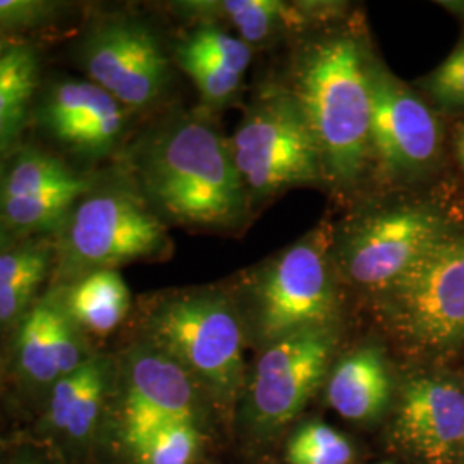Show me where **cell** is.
Listing matches in <instances>:
<instances>
[{
  "label": "cell",
  "instance_id": "cell-25",
  "mask_svg": "<svg viewBox=\"0 0 464 464\" xmlns=\"http://www.w3.org/2000/svg\"><path fill=\"white\" fill-rule=\"evenodd\" d=\"M198 448L197 423L174 421L153 431L134 452L145 464H189Z\"/></svg>",
  "mask_w": 464,
  "mask_h": 464
},
{
  "label": "cell",
  "instance_id": "cell-10",
  "mask_svg": "<svg viewBox=\"0 0 464 464\" xmlns=\"http://www.w3.org/2000/svg\"><path fill=\"white\" fill-rule=\"evenodd\" d=\"M337 344L334 325L287 335L266 346L251 379V415L262 430H277L301 413L324 382Z\"/></svg>",
  "mask_w": 464,
  "mask_h": 464
},
{
  "label": "cell",
  "instance_id": "cell-31",
  "mask_svg": "<svg viewBox=\"0 0 464 464\" xmlns=\"http://www.w3.org/2000/svg\"><path fill=\"white\" fill-rule=\"evenodd\" d=\"M13 464H44L38 458H34V456H30V454H24V456H21V458H17L16 461Z\"/></svg>",
  "mask_w": 464,
  "mask_h": 464
},
{
  "label": "cell",
  "instance_id": "cell-15",
  "mask_svg": "<svg viewBox=\"0 0 464 464\" xmlns=\"http://www.w3.org/2000/svg\"><path fill=\"white\" fill-rule=\"evenodd\" d=\"M332 4H289L281 0H184L174 2L176 14L199 24L229 23L237 36L253 45L295 34L332 13Z\"/></svg>",
  "mask_w": 464,
  "mask_h": 464
},
{
  "label": "cell",
  "instance_id": "cell-13",
  "mask_svg": "<svg viewBox=\"0 0 464 464\" xmlns=\"http://www.w3.org/2000/svg\"><path fill=\"white\" fill-rule=\"evenodd\" d=\"M130 109L99 84L61 80L34 102L38 128L69 153L84 160H102L121 147Z\"/></svg>",
  "mask_w": 464,
  "mask_h": 464
},
{
  "label": "cell",
  "instance_id": "cell-3",
  "mask_svg": "<svg viewBox=\"0 0 464 464\" xmlns=\"http://www.w3.org/2000/svg\"><path fill=\"white\" fill-rule=\"evenodd\" d=\"M53 287L166 255V224L128 181L93 186L53 234Z\"/></svg>",
  "mask_w": 464,
  "mask_h": 464
},
{
  "label": "cell",
  "instance_id": "cell-19",
  "mask_svg": "<svg viewBox=\"0 0 464 464\" xmlns=\"http://www.w3.org/2000/svg\"><path fill=\"white\" fill-rule=\"evenodd\" d=\"M88 181L63 160L34 147L16 149L0 164V203L36 198Z\"/></svg>",
  "mask_w": 464,
  "mask_h": 464
},
{
  "label": "cell",
  "instance_id": "cell-22",
  "mask_svg": "<svg viewBox=\"0 0 464 464\" xmlns=\"http://www.w3.org/2000/svg\"><path fill=\"white\" fill-rule=\"evenodd\" d=\"M174 61L191 78L203 103L208 107L226 105L241 88V76L234 74L212 57L189 47L183 40L174 47Z\"/></svg>",
  "mask_w": 464,
  "mask_h": 464
},
{
  "label": "cell",
  "instance_id": "cell-11",
  "mask_svg": "<svg viewBox=\"0 0 464 464\" xmlns=\"http://www.w3.org/2000/svg\"><path fill=\"white\" fill-rule=\"evenodd\" d=\"M370 160L383 179H408L437 159L440 128L430 107L373 61Z\"/></svg>",
  "mask_w": 464,
  "mask_h": 464
},
{
  "label": "cell",
  "instance_id": "cell-24",
  "mask_svg": "<svg viewBox=\"0 0 464 464\" xmlns=\"http://www.w3.org/2000/svg\"><path fill=\"white\" fill-rule=\"evenodd\" d=\"M53 266V245L44 237L26 239L0 251V295L17 284L45 281Z\"/></svg>",
  "mask_w": 464,
  "mask_h": 464
},
{
  "label": "cell",
  "instance_id": "cell-6",
  "mask_svg": "<svg viewBox=\"0 0 464 464\" xmlns=\"http://www.w3.org/2000/svg\"><path fill=\"white\" fill-rule=\"evenodd\" d=\"M229 145L251 197L327 183L315 136L293 90L276 88L255 100Z\"/></svg>",
  "mask_w": 464,
  "mask_h": 464
},
{
  "label": "cell",
  "instance_id": "cell-1",
  "mask_svg": "<svg viewBox=\"0 0 464 464\" xmlns=\"http://www.w3.org/2000/svg\"><path fill=\"white\" fill-rule=\"evenodd\" d=\"M134 186L157 216L191 227H232L249 195L231 145L207 117L176 112L130 151Z\"/></svg>",
  "mask_w": 464,
  "mask_h": 464
},
{
  "label": "cell",
  "instance_id": "cell-30",
  "mask_svg": "<svg viewBox=\"0 0 464 464\" xmlns=\"http://www.w3.org/2000/svg\"><path fill=\"white\" fill-rule=\"evenodd\" d=\"M14 44H16V42H13V40H11L7 34H2V32H0V57H2V55H4L7 50L11 49Z\"/></svg>",
  "mask_w": 464,
  "mask_h": 464
},
{
  "label": "cell",
  "instance_id": "cell-12",
  "mask_svg": "<svg viewBox=\"0 0 464 464\" xmlns=\"http://www.w3.org/2000/svg\"><path fill=\"white\" fill-rule=\"evenodd\" d=\"M117 381L124 433L133 449L167 423H195L198 418V383L150 339L126 351L117 366Z\"/></svg>",
  "mask_w": 464,
  "mask_h": 464
},
{
  "label": "cell",
  "instance_id": "cell-20",
  "mask_svg": "<svg viewBox=\"0 0 464 464\" xmlns=\"http://www.w3.org/2000/svg\"><path fill=\"white\" fill-rule=\"evenodd\" d=\"M50 301L45 295L36 299L19 322L16 339L17 370L34 387H52L59 372L50 344Z\"/></svg>",
  "mask_w": 464,
  "mask_h": 464
},
{
  "label": "cell",
  "instance_id": "cell-7",
  "mask_svg": "<svg viewBox=\"0 0 464 464\" xmlns=\"http://www.w3.org/2000/svg\"><path fill=\"white\" fill-rule=\"evenodd\" d=\"M404 337L429 349L464 339V232L449 229L399 281L379 293Z\"/></svg>",
  "mask_w": 464,
  "mask_h": 464
},
{
  "label": "cell",
  "instance_id": "cell-17",
  "mask_svg": "<svg viewBox=\"0 0 464 464\" xmlns=\"http://www.w3.org/2000/svg\"><path fill=\"white\" fill-rule=\"evenodd\" d=\"M64 312L83 332L105 335L126 318L131 293L119 270H100L64 287H52Z\"/></svg>",
  "mask_w": 464,
  "mask_h": 464
},
{
  "label": "cell",
  "instance_id": "cell-4",
  "mask_svg": "<svg viewBox=\"0 0 464 464\" xmlns=\"http://www.w3.org/2000/svg\"><path fill=\"white\" fill-rule=\"evenodd\" d=\"M149 332L155 346L217 398H234L243 387L241 320L224 293L191 289L167 296L151 310Z\"/></svg>",
  "mask_w": 464,
  "mask_h": 464
},
{
  "label": "cell",
  "instance_id": "cell-5",
  "mask_svg": "<svg viewBox=\"0 0 464 464\" xmlns=\"http://www.w3.org/2000/svg\"><path fill=\"white\" fill-rule=\"evenodd\" d=\"M334 227L320 226L268 260L255 276V325L266 346L298 332L334 325Z\"/></svg>",
  "mask_w": 464,
  "mask_h": 464
},
{
  "label": "cell",
  "instance_id": "cell-18",
  "mask_svg": "<svg viewBox=\"0 0 464 464\" xmlns=\"http://www.w3.org/2000/svg\"><path fill=\"white\" fill-rule=\"evenodd\" d=\"M40 83V59L28 44H14L0 57V164L16 150Z\"/></svg>",
  "mask_w": 464,
  "mask_h": 464
},
{
  "label": "cell",
  "instance_id": "cell-16",
  "mask_svg": "<svg viewBox=\"0 0 464 464\" xmlns=\"http://www.w3.org/2000/svg\"><path fill=\"white\" fill-rule=\"evenodd\" d=\"M392 396V379L381 349H356L343 358L327 383L332 408L354 421L373 420L383 413Z\"/></svg>",
  "mask_w": 464,
  "mask_h": 464
},
{
  "label": "cell",
  "instance_id": "cell-33",
  "mask_svg": "<svg viewBox=\"0 0 464 464\" xmlns=\"http://www.w3.org/2000/svg\"><path fill=\"white\" fill-rule=\"evenodd\" d=\"M383 464H389V463H383Z\"/></svg>",
  "mask_w": 464,
  "mask_h": 464
},
{
  "label": "cell",
  "instance_id": "cell-28",
  "mask_svg": "<svg viewBox=\"0 0 464 464\" xmlns=\"http://www.w3.org/2000/svg\"><path fill=\"white\" fill-rule=\"evenodd\" d=\"M425 90L442 109H464V42L425 80Z\"/></svg>",
  "mask_w": 464,
  "mask_h": 464
},
{
  "label": "cell",
  "instance_id": "cell-32",
  "mask_svg": "<svg viewBox=\"0 0 464 464\" xmlns=\"http://www.w3.org/2000/svg\"><path fill=\"white\" fill-rule=\"evenodd\" d=\"M458 155H459V160H461L464 167V128L459 133V138H458Z\"/></svg>",
  "mask_w": 464,
  "mask_h": 464
},
{
  "label": "cell",
  "instance_id": "cell-21",
  "mask_svg": "<svg viewBox=\"0 0 464 464\" xmlns=\"http://www.w3.org/2000/svg\"><path fill=\"white\" fill-rule=\"evenodd\" d=\"M116 375L117 366L111 358L93 354L86 360L83 383L72 402L64 430L71 442L82 444L92 437Z\"/></svg>",
  "mask_w": 464,
  "mask_h": 464
},
{
  "label": "cell",
  "instance_id": "cell-14",
  "mask_svg": "<svg viewBox=\"0 0 464 464\" xmlns=\"http://www.w3.org/2000/svg\"><path fill=\"white\" fill-rule=\"evenodd\" d=\"M396 429L401 442L427 464H449L464 446V391L439 379L408 382Z\"/></svg>",
  "mask_w": 464,
  "mask_h": 464
},
{
  "label": "cell",
  "instance_id": "cell-8",
  "mask_svg": "<svg viewBox=\"0 0 464 464\" xmlns=\"http://www.w3.org/2000/svg\"><path fill=\"white\" fill-rule=\"evenodd\" d=\"M450 227L429 207H385L360 217L334 243L335 268L382 293L399 281Z\"/></svg>",
  "mask_w": 464,
  "mask_h": 464
},
{
  "label": "cell",
  "instance_id": "cell-9",
  "mask_svg": "<svg viewBox=\"0 0 464 464\" xmlns=\"http://www.w3.org/2000/svg\"><path fill=\"white\" fill-rule=\"evenodd\" d=\"M78 61L99 84L130 111L151 107L170 82V61L143 19L111 14L97 19L78 44Z\"/></svg>",
  "mask_w": 464,
  "mask_h": 464
},
{
  "label": "cell",
  "instance_id": "cell-29",
  "mask_svg": "<svg viewBox=\"0 0 464 464\" xmlns=\"http://www.w3.org/2000/svg\"><path fill=\"white\" fill-rule=\"evenodd\" d=\"M44 282L40 279L21 282L0 295V331H5L16 324L19 325V322L34 306L36 293Z\"/></svg>",
  "mask_w": 464,
  "mask_h": 464
},
{
  "label": "cell",
  "instance_id": "cell-2",
  "mask_svg": "<svg viewBox=\"0 0 464 464\" xmlns=\"http://www.w3.org/2000/svg\"><path fill=\"white\" fill-rule=\"evenodd\" d=\"M373 57L358 34L337 32L299 57L293 93L308 119L327 183L351 189L370 162Z\"/></svg>",
  "mask_w": 464,
  "mask_h": 464
},
{
  "label": "cell",
  "instance_id": "cell-27",
  "mask_svg": "<svg viewBox=\"0 0 464 464\" xmlns=\"http://www.w3.org/2000/svg\"><path fill=\"white\" fill-rule=\"evenodd\" d=\"M66 4L53 0H0V32L36 30L55 23Z\"/></svg>",
  "mask_w": 464,
  "mask_h": 464
},
{
  "label": "cell",
  "instance_id": "cell-26",
  "mask_svg": "<svg viewBox=\"0 0 464 464\" xmlns=\"http://www.w3.org/2000/svg\"><path fill=\"white\" fill-rule=\"evenodd\" d=\"M183 42L212 57L241 78H245V72L251 64L253 49L237 34L226 32L220 24H198V28L188 34Z\"/></svg>",
  "mask_w": 464,
  "mask_h": 464
},
{
  "label": "cell",
  "instance_id": "cell-23",
  "mask_svg": "<svg viewBox=\"0 0 464 464\" xmlns=\"http://www.w3.org/2000/svg\"><path fill=\"white\" fill-rule=\"evenodd\" d=\"M351 459L348 439L320 421L303 425L287 444L289 464H349Z\"/></svg>",
  "mask_w": 464,
  "mask_h": 464
}]
</instances>
